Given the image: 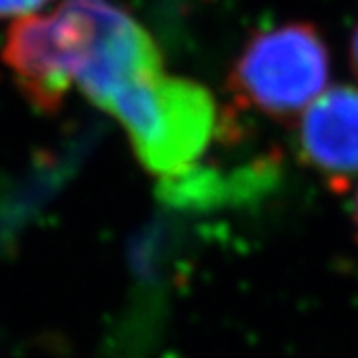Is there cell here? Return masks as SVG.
<instances>
[{"mask_svg":"<svg viewBox=\"0 0 358 358\" xmlns=\"http://www.w3.org/2000/svg\"><path fill=\"white\" fill-rule=\"evenodd\" d=\"M104 113L119 121L145 171L166 182L192 173L222 123L206 87L166 71L130 87Z\"/></svg>","mask_w":358,"mask_h":358,"instance_id":"6da1fadb","label":"cell"},{"mask_svg":"<svg viewBox=\"0 0 358 358\" xmlns=\"http://www.w3.org/2000/svg\"><path fill=\"white\" fill-rule=\"evenodd\" d=\"M328 45L313 24L287 22L248 37L227 76L240 110L292 121L326 91Z\"/></svg>","mask_w":358,"mask_h":358,"instance_id":"7a4b0ae2","label":"cell"},{"mask_svg":"<svg viewBox=\"0 0 358 358\" xmlns=\"http://www.w3.org/2000/svg\"><path fill=\"white\" fill-rule=\"evenodd\" d=\"M298 153L330 188L358 179V89H326L298 119Z\"/></svg>","mask_w":358,"mask_h":358,"instance_id":"3957f363","label":"cell"},{"mask_svg":"<svg viewBox=\"0 0 358 358\" xmlns=\"http://www.w3.org/2000/svg\"><path fill=\"white\" fill-rule=\"evenodd\" d=\"M55 0H0V20H20L39 13ZM59 3V0H57Z\"/></svg>","mask_w":358,"mask_h":358,"instance_id":"277c9868","label":"cell"},{"mask_svg":"<svg viewBox=\"0 0 358 358\" xmlns=\"http://www.w3.org/2000/svg\"><path fill=\"white\" fill-rule=\"evenodd\" d=\"M350 61H352V69L354 73L358 76V24L352 33V39H350Z\"/></svg>","mask_w":358,"mask_h":358,"instance_id":"5b68a950","label":"cell"},{"mask_svg":"<svg viewBox=\"0 0 358 358\" xmlns=\"http://www.w3.org/2000/svg\"><path fill=\"white\" fill-rule=\"evenodd\" d=\"M354 224H356V229H358V192H356V196H354Z\"/></svg>","mask_w":358,"mask_h":358,"instance_id":"8992f818","label":"cell"}]
</instances>
